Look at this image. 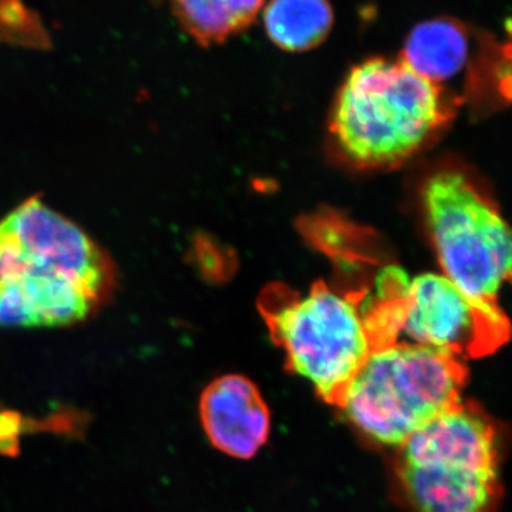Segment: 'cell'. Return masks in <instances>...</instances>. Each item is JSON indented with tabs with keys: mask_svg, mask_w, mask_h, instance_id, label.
<instances>
[{
	"mask_svg": "<svg viewBox=\"0 0 512 512\" xmlns=\"http://www.w3.org/2000/svg\"><path fill=\"white\" fill-rule=\"evenodd\" d=\"M264 306L289 367L322 399L338 406L373 350L359 296L316 285L306 293L271 296Z\"/></svg>",
	"mask_w": 512,
	"mask_h": 512,
	"instance_id": "4",
	"label": "cell"
},
{
	"mask_svg": "<svg viewBox=\"0 0 512 512\" xmlns=\"http://www.w3.org/2000/svg\"><path fill=\"white\" fill-rule=\"evenodd\" d=\"M23 275L69 279L99 303L111 295L116 278L106 252L35 197L0 221V279Z\"/></svg>",
	"mask_w": 512,
	"mask_h": 512,
	"instance_id": "6",
	"label": "cell"
},
{
	"mask_svg": "<svg viewBox=\"0 0 512 512\" xmlns=\"http://www.w3.org/2000/svg\"><path fill=\"white\" fill-rule=\"evenodd\" d=\"M200 414L208 439L232 457L255 456L271 429L265 400L255 384L244 376L214 380L202 393Z\"/></svg>",
	"mask_w": 512,
	"mask_h": 512,
	"instance_id": "8",
	"label": "cell"
},
{
	"mask_svg": "<svg viewBox=\"0 0 512 512\" xmlns=\"http://www.w3.org/2000/svg\"><path fill=\"white\" fill-rule=\"evenodd\" d=\"M265 0H174L181 25L201 45L227 40L254 22Z\"/></svg>",
	"mask_w": 512,
	"mask_h": 512,
	"instance_id": "12",
	"label": "cell"
},
{
	"mask_svg": "<svg viewBox=\"0 0 512 512\" xmlns=\"http://www.w3.org/2000/svg\"><path fill=\"white\" fill-rule=\"evenodd\" d=\"M450 116L440 84L413 72L402 60L370 59L350 72L332 114V131L353 163H399Z\"/></svg>",
	"mask_w": 512,
	"mask_h": 512,
	"instance_id": "1",
	"label": "cell"
},
{
	"mask_svg": "<svg viewBox=\"0 0 512 512\" xmlns=\"http://www.w3.org/2000/svg\"><path fill=\"white\" fill-rule=\"evenodd\" d=\"M468 35L463 25L447 18L420 23L410 33L402 57L413 72L440 84L457 76L468 62Z\"/></svg>",
	"mask_w": 512,
	"mask_h": 512,
	"instance_id": "10",
	"label": "cell"
},
{
	"mask_svg": "<svg viewBox=\"0 0 512 512\" xmlns=\"http://www.w3.org/2000/svg\"><path fill=\"white\" fill-rule=\"evenodd\" d=\"M466 379V366L458 357L396 342L369 353L338 407L369 439L400 447L461 403Z\"/></svg>",
	"mask_w": 512,
	"mask_h": 512,
	"instance_id": "2",
	"label": "cell"
},
{
	"mask_svg": "<svg viewBox=\"0 0 512 512\" xmlns=\"http://www.w3.org/2000/svg\"><path fill=\"white\" fill-rule=\"evenodd\" d=\"M423 205L443 275L470 298L495 302L512 261L510 228L500 212L456 170L427 181Z\"/></svg>",
	"mask_w": 512,
	"mask_h": 512,
	"instance_id": "5",
	"label": "cell"
},
{
	"mask_svg": "<svg viewBox=\"0 0 512 512\" xmlns=\"http://www.w3.org/2000/svg\"><path fill=\"white\" fill-rule=\"evenodd\" d=\"M22 417L13 412H0V453H15L22 431Z\"/></svg>",
	"mask_w": 512,
	"mask_h": 512,
	"instance_id": "13",
	"label": "cell"
},
{
	"mask_svg": "<svg viewBox=\"0 0 512 512\" xmlns=\"http://www.w3.org/2000/svg\"><path fill=\"white\" fill-rule=\"evenodd\" d=\"M265 28L272 42L288 52L320 45L333 25L328 0H271L265 9Z\"/></svg>",
	"mask_w": 512,
	"mask_h": 512,
	"instance_id": "11",
	"label": "cell"
},
{
	"mask_svg": "<svg viewBox=\"0 0 512 512\" xmlns=\"http://www.w3.org/2000/svg\"><path fill=\"white\" fill-rule=\"evenodd\" d=\"M397 471L416 512H493L501 494L493 421L458 403L404 441Z\"/></svg>",
	"mask_w": 512,
	"mask_h": 512,
	"instance_id": "3",
	"label": "cell"
},
{
	"mask_svg": "<svg viewBox=\"0 0 512 512\" xmlns=\"http://www.w3.org/2000/svg\"><path fill=\"white\" fill-rule=\"evenodd\" d=\"M507 336L497 303L470 298L443 274L410 279L400 302V342L461 359L493 352Z\"/></svg>",
	"mask_w": 512,
	"mask_h": 512,
	"instance_id": "7",
	"label": "cell"
},
{
	"mask_svg": "<svg viewBox=\"0 0 512 512\" xmlns=\"http://www.w3.org/2000/svg\"><path fill=\"white\" fill-rule=\"evenodd\" d=\"M97 305L69 279L40 275L0 279V328L73 325L89 318Z\"/></svg>",
	"mask_w": 512,
	"mask_h": 512,
	"instance_id": "9",
	"label": "cell"
}]
</instances>
